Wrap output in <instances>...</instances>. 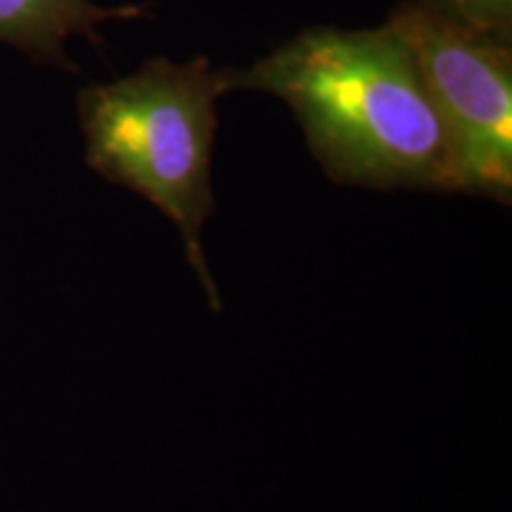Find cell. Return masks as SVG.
<instances>
[{"instance_id": "1", "label": "cell", "mask_w": 512, "mask_h": 512, "mask_svg": "<svg viewBox=\"0 0 512 512\" xmlns=\"http://www.w3.org/2000/svg\"><path fill=\"white\" fill-rule=\"evenodd\" d=\"M228 88L287 102L332 181L458 192L444 126L387 27L309 29L252 67L228 69Z\"/></svg>"}, {"instance_id": "2", "label": "cell", "mask_w": 512, "mask_h": 512, "mask_svg": "<svg viewBox=\"0 0 512 512\" xmlns=\"http://www.w3.org/2000/svg\"><path fill=\"white\" fill-rule=\"evenodd\" d=\"M226 93L228 69H214L207 57L183 64L155 57L124 79L79 93L86 164L176 223L211 311H221L223 302L202 230L216 211L211 150L219 126L216 102Z\"/></svg>"}, {"instance_id": "3", "label": "cell", "mask_w": 512, "mask_h": 512, "mask_svg": "<svg viewBox=\"0 0 512 512\" xmlns=\"http://www.w3.org/2000/svg\"><path fill=\"white\" fill-rule=\"evenodd\" d=\"M411 53L444 126L458 192L510 202L512 43L477 34L413 3L384 24Z\"/></svg>"}, {"instance_id": "4", "label": "cell", "mask_w": 512, "mask_h": 512, "mask_svg": "<svg viewBox=\"0 0 512 512\" xmlns=\"http://www.w3.org/2000/svg\"><path fill=\"white\" fill-rule=\"evenodd\" d=\"M140 15H145L140 5L100 8L93 0H0V41L34 60L74 69L64 50L67 38L86 36L100 43V24Z\"/></svg>"}, {"instance_id": "5", "label": "cell", "mask_w": 512, "mask_h": 512, "mask_svg": "<svg viewBox=\"0 0 512 512\" xmlns=\"http://www.w3.org/2000/svg\"><path fill=\"white\" fill-rule=\"evenodd\" d=\"M413 3L477 34L512 43V0H413Z\"/></svg>"}]
</instances>
